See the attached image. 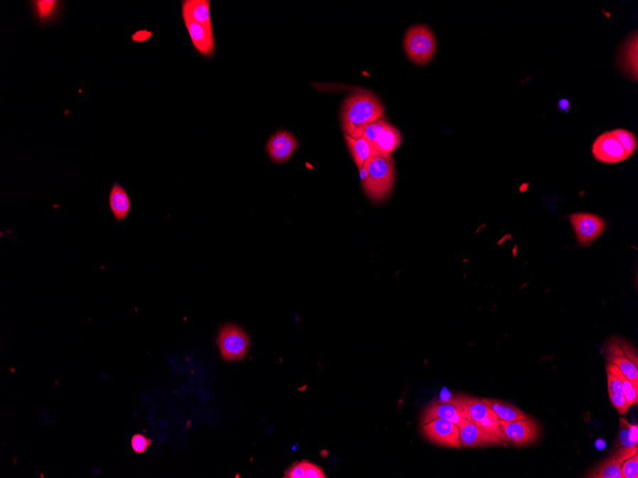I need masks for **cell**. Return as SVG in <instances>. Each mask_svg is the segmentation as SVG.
<instances>
[{"mask_svg":"<svg viewBox=\"0 0 638 478\" xmlns=\"http://www.w3.org/2000/svg\"><path fill=\"white\" fill-rule=\"evenodd\" d=\"M607 359L622 371L638 391V369L637 349L628 342L612 338L607 344Z\"/></svg>","mask_w":638,"mask_h":478,"instance_id":"cell-5","label":"cell"},{"mask_svg":"<svg viewBox=\"0 0 638 478\" xmlns=\"http://www.w3.org/2000/svg\"><path fill=\"white\" fill-rule=\"evenodd\" d=\"M623 65L628 69L629 73L634 75V79H637V35H634V40L632 38L629 40L628 44L624 50Z\"/></svg>","mask_w":638,"mask_h":478,"instance_id":"cell-22","label":"cell"},{"mask_svg":"<svg viewBox=\"0 0 638 478\" xmlns=\"http://www.w3.org/2000/svg\"><path fill=\"white\" fill-rule=\"evenodd\" d=\"M460 438L462 446L477 447L487 444L500 443L497 438L485 432L478 425L473 423L467 419L459 425Z\"/></svg>","mask_w":638,"mask_h":478,"instance_id":"cell-16","label":"cell"},{"mask_svg":"<svg viewBox=\"0 0 638 478\" xmlns=\"http://www.w3.org/2000/svg\"><path fill=\"white\" fill-rule=\"evenodd\" d=\"M305 478H326L325 472L321 467L315 465L310 461L304 460Z\"/></svg>","mask_w":638,"mask_h":478,"instance_id":"cell-28","label":"cell"},{"mask_svg":"<svg viewBox=\"0 0 638 478\" xmlns=\"http://www.w3.org/2000/svg\"><path fill=\"white\" fill-rule=\"evenodd\" d=\"M344 138H345L347 146H348L349 151H350L352 157H353L355 163H356L357 168L359 169V171H362V166L366 161L369 158L377 156L373 146L363 138H355L348 135H344Z\"/></svg>","mask_w":638,"mask_h":478,"instance_id":"cell-19","label":"cell"},{"mask_svg":"<svg viewBox=\"0 0 638 478\" xmlns=\"http://www.w3.org/2000/svg\"><path fill=\"white\" fill-rule=\"evenodd\" d=\"M404 49L413 63L427 65L437 50L434 33L427 25L418 24L410 27L404 36Z\"/></svg>","mask_w":638,"mask_h":478,"instance_id":"cell-3","label":"cell"},{"mask_svg":"<svg viewBox=\"0 0 638 478\" xmlns=\"http://www.w3.org/2000/svg\"><path fill=\"white\" fill-rule=\"evenodd\" d=\"M57 4V1H48V0H45V1H40H40H36V13H37L38 18L41 19L49 18L54 13Z\"/></svg>","mask_w":638,"mask_h":478,"instance_id":"cell-25","label":"cell"},{"mask_svg":"<svg viewBox=\"0 0 638 478\" xmlns=\"http://www.w3.org/2000/svg\"><path fill=\"white\" fill-rule=\"evenodd\" d=\"M362 138L373 146L377 156L384 157H391L401 143V133L384 119L369 124L363 131Z\"/></svg>","mask_w":638,"mask_h":478,"instance_id":"cell-4","label":"cell"},{"mask_svg":"<svg viewBox=\"0 0 638 478\" xmlns=\"http://www.w3.org/2000/svg\"><path fill=\"white\" fill-rule=\"evenodd\" d=\"M482 400L491 410L494 411L500 420L514 421L528 418V415H526L524 411H521L520 408L515 407V406L509 404V403L496 399L482 398Z\"/></svg>","mask_w":638,"mask_h":478,"instance_id":"cell-20","label":"cell"},{"mask_svg":"<svg viewBox=\"0 0 638 478\" xmlns=\"http://www.w3.org/2000/svg\"><path fill=\"white\" fill-rule=\"evenodd\" d=\"M609 397L612 404L614 405L615 410L618 411V413H620V415H625L629 408L625 397H624V396H620V394L611 393V391H609Z\"/></svg>","mask_w":638,"mask_h":478,"instance_id":"cell-27","label":"cell"},{"mask_svg":"<svg viewBox=\"0 0 638 478\" xmlns=\"http://www.w3.org/2000/svg\"><path fill=\"white\" fill-rule=\"evenodd\" d=\"M184 21L197 51L206 57L212 55L215 48L212 28L196 23L190 19H184Z\"/></svg>","mask_w":638,"mask_h":478,"instance_id":"cell-14","label":"cell"},{"mask_svg":"<svg viewBox=\"0 0 638 478\" xmlns=\"http://www.w3.org/2000/svg\"><path fill=\"white\" fill-rule=\"evenodd\" d=\"M607 391H611L615 394L623 396V387L621 381L618 379L615 375L611 372L607 371Z\"/></svg>","mask_w":638,"mask_h":478,"instance_id":"cell-30","label":"cell"},{"mask_svg":"<svg viewBox=\"0 0 638 478\" xmlns=\"http://www.w3.org/2000/svg\"><path fill=\"white\" fill-rule=\"evenodd\" d=\"M580 246H590L604 232L606 222L595 214L573 213L568 217Z\"/></svg>","mask_w":638,"mask_h":478,"instance_id":"cell-7","label":"cell"},{"mask_svg":"<svg viewBox=\"0 0 638 478\" xmlns=\"http://www.w3.org/2000/svg\"><path fill=\"white\" fill-rule=\"evenodd\" d=\"M621 477L622 478L638 477V455L627 458L621 465Z\"/></svg>","mask_w":638,"mask_h":478,"instance_id":"cell-24","label":"cell"},{"mask_svg":"<svg viewBox=\"0 0 638 478\" xmlns=\"http://www.w3.org/2000/svg\"><path fill=\"white\" fill-rule=\"evenodd\" d=\"M450 401L459 406L463 411V418L475 424H478L484 419L495 414L494 411L491 410L482 399L459 396L453 397Z\"/></svg>","mask_w":638,"mask_h":478,"instance_id":"cell-15","label":"cell"},{"mask_svg":"<svg viewBox=\"0 0 638 478\" xmlns=\"http://www.w3.org/2000/svg\"><path fill=\"white\" fill-rule=\"evenodd\" d=\"M384 107L378 97L370 91L359 89L349 94L341 108L340 121L344 135L362 138L372 122L384 119Z\"/></svg>","mask_w":638,"mask_h":478,"instance_id":"cell-1","label":"cell"},{"mask_svg":"<svg viewBox=\"0 0 638 478\" xmlns=\"http://www.w3.org/2000/svg\"><path fill=\"white\" fill-rule=\"evenodd\" d=\"M151 439L144 435H140V433L133 435L131 438V447L136 454H144L148 447L151 446Z\"/></svg>","mask_w":638,"mask_h":478,"instance_id":"cell-26","label":"cell"},{"mask_svg":"<svg viewBox=\"0 0 638 478\" xmlns=\"http://www.w3.org/2000/svg\"><path fill=\"white\" fill-rule=\"evenodd\" d=\"M362 188L372 202L384 201L392 193L395 170L392 158L374 156L369 158L362 169Z\"/></svg>","mask_w":638,"mask_h":478,"instance_id":"cell-2","label":"cell"},{"mask_svg":"<svg viewBox=\"0 0 638 478\" xmlns=\"http://www.w3.org/2000/svg\"><path fill=\"white\" fill-rule=\"evenodd\" d=\"M558 107L560 110L563 111V112L568 113L571 107L570 101H568V99H560L558 102Z\"/></svg>","mask_w":638,"mask_h":478,"instance_id":"cell-33","label":"cell"},{"mask_svg":"<svg viewBox=\"0 0 638 478\" xmlns=\"http://www.w3.org/2000/svg\"><path fill=\"white\" fill-rule=\"evenodd\" d=\"M612 133H614L615 138L620 141L621 146H623V148L625 149L627 155L629 157L634 155L635 150L637 148V138L634 133L625 129H615Z\"/></svg>","mask_w":638,"mask_h":478,"instance_id":"cell-23","label":"cell"},{"mask_svg":"<svg viewBox=\"0 0 638 478\" xmlns=\"http://www.w3.org/2000/svg\"><path fill=\"white\" fill-rule=\"evenodd\" d=\"M627 425V430H628V435L629 440L632 442V443L637 445L638 444V427L637 424H631L629 423L628 421L626 422Z\"/></svg>","mask_w":638,"mask_h":478,"instance_id":"cell-32","label":"cell"},{"mask_svg":"<svg viewBox=\"0 0 638 478\" xmlns=\"http://www.w3.org/2000/svg\"><path fill=\"white\" fill-rule=\"evenodd\" d=\"M506 440L512 442L516 446H521L531 443L538 438V426L534 419H520L514 421L500 420Z\"/></svg>","mask_w":638,"mask_h":478,"instance_id":"cell-10","label":"cell"},{"mask_svg":"<svg viewBox=\"0 0 638 478\" xmlns=\"http://www.w3.org/2000/svg\"><path fill=\"white\" fill-rule=\"evenodd\" d=\"M435 418H443L459 425L465 420L462 410L459 406L448 400L445 401H433L426 408L421 418V425L433 420Z\"/></svg>","mask_w":638,"mask_h":478,"instance_id":"cell-13","label":"cell"},{"mask_svg":"<svg viewBox=\"0 0 638 478\" xmlns=\"http://www.w3.org/2000/svg\"><path fill=\"white\" fill-rule=\"evenodd\" d=\"M638 451L637 446L632 448H625L621 447L615 454L611 457L607 458L604 462L599 464L595 467L587 477L593 478H622L621 477V465L627 458L637 455Z\"/></svg>","mask_w":638,"mask_h":478,"instance_id":"cell-12","label":"cell"},{"mask_svg":"<svg viewBox=\"0 0 638 478\" xmlns=\"http://www.w3.org/2000/svg\"><path fill=\"white\" fill-rule=\"evenodd\" d=\"M421 430L423 435L433 443L452 448L462 447L459 427L453 422L443 418H435L421 425Z\"/></svg>","mask_w":638,"mask_h":478,"instance_id":"cell-8","label":"cell"},{"mask_svg":"<svg viewBox=\"0 0 638 478\" xmlns=\"http://www.w3.org/2000/svg\"><path fill=\"white\" fill-rule=\"evenodd\" d=\"M607 371L611 372V374L615 375V376L621 381V384H622L623 387V396L625 397L627 402H628L629 407L632 405H637L638 391L635 390L631 381H629L628 378L622 374V371L612 363L607 364Z\"/></svg>","mask_w":638,"mask_h":478,"instance_id":"cell-21","label":"cell"},{"mask_svg":"<svg viewBox=\"0 0 638 478\" xmlns=\"http://www.w3.org/2000/svg\"><path fill=\"white\" fill-rule=\"evenodd\" d=\"M626 422V419H624L622 418H620V443L621 445V447H625V448H632V447L637 446V445L632 443V442L629 440L628 430H627Z\"/></svg>","mask_w":638,"mask_h":478,"instance_id":"cell-31","label":"cell"},{"mask_svg":"<svg viewBox=\"0 0 638 478\" xmlns=\"http://www.w3.org/2000/svg\"><path fill=\"white\" fill-rule=\"evenodd\" d=\"M209 0H185L182 4L183 18L212 28Z\"/></svg>","mask_w":638,"mask_h":478,"instance_id":"cell-17","label":"cell"},{"mask_svg":"<svg viewBox=\"0 0 638 478\" xmlns=\"http://www.w3.org/2000/svg\"><path fill=\"white\" fill-rule=\"evenodd\" d=\"M108 202L111 212L117 221H123L126 218L131 208V202L123 186L119 183H114L111 188Z\"/></svg>","mask_w":638,"mask_h":478,"instance_id":"cell-18","label":"cell"},{"mask_svg":"<svg viewBox=\"0 0 638 478\" xmlns=\"http://www.w3.org/2000/svg\"><path fill=\"white\" fill-rule=\"evenodd\" d=\"M285 478H305L304 460L293 464L285 472Z\"/></svg>","mask_w":638,"mask_h":478,"instance_id":"cell-29","label":"cell"},{"mask_svg":"<svg viewBox=\"0 0 638 478\" xmlns=\"http://www.w3.org/2000/svg\"><path fill=\"white\" fill-rule=\"evenodd\" d=\"M298 138L288 131H277L269 138L266 151L274 163L288 162L298 149Z\"/></svg>","mask_w":638,"mask_h":478,"instance_id":"cell-11","label":"cell"},{"mask_svg":"<svg viewBox=\"0 0 638 478\" xmlns=\"http://www.w3.org/2000/svg\"><path fill=\"white\" fill-rule=\"evenodd\" d=\"M218 346L226 361H238L246 357L249 347L247 333L234 325H225L218 335Z\"/></svg>","mask_w":638,"mask_h":478,"instance_id":"cell-6","label":"cell"},{"mask_svg":"<svg viewBox=\"0 0 638 478\" xmlns=\"http://www.w3.org/2000/svg\"><path fill=\"white\" fill-rule=\"evenodd\" d=\"M592 152L593 157L599 162L610 165L623 162L629 158L612 131L599 136L593 141Z\"/></svg>","mask_w":638,"mask_h":478,"instance_id":"cell-9","label":"cell"}]
</instances>
